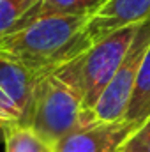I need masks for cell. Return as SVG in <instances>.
<instances>
[{
    "label": "cell",
    "instance_id": "obj_11",
    "mask_svg": "<svg viewBox=\"0 0 150 152\" xmlns=\"http://www.w3.org/2000/svg\"><path fill=\"white\" fill-rule=\"evenodd\" d=\"M41 0H0V41L23 28Z\"/></svg>",
    "mask_w": 150,
    "mask_h": 152
},
{
    "label": "cell",
    "instance_id": "obj_1",
    "mask_svg": "<svg viewBox=\"0 0 150 152\" xmlns=\"http://www.w3.org/2000/svg\"><path fill=\"white\" fill-rule=\"evenodd\" d=\"M88 16H42L0 41V55L44 75L78 58L92 44L85 36Z\"/></svg>",
    "mask_w": 150,
    "mask_h": 152
},
{
    "label": "cell",
    "instance_id": "obj_6",
    "mask_svg": "<svg viewBox=\"0 0 150 152\" xmlns=\"http://www.w3.org/2000/svg\"><path fill=\"white\" fill-rule=\"evenodd\" d=\"M141 124L131 120L92 122L64 136L53 152H120Z\"/></svg>",
    "mask_w": 150,
    "mask_h": 152
},
{
    "label": "cell",
    "instance_id": "obj_3",
    "mask_svg": "<svg viewBox=\"0 0 150 152\" xmlns=\"http://www.w3.org/2000/svg\"><path fill=\"white\" fill-rule=\"evenodd\" d=\"M138 25L124 27L110 36L95 41L79 55V76L85 97V110L92 118V110L106 87L110 85L120 62L124 60Z\"/></svg>",
    "mask_w": 150,
    "mask_h": 152
},
{
    "label": "cell",
    "instance_id": "obj_10",
    "mask_svg": "<svg viewBox=\"0 0 150 152\" xmlns=\"http://www.w3.org/2000/svg\"><path fill=\"white\" fill-rule=\"evenodd\" d=\"M5 152H53V145L42 140L37 133L21 124H11L2 127Z\"/></svg>",
    "mask_w": 150,
    "mask_h": 152
},
{
    "label": "cell",
    "instance_id": "obj_9",
    "mask_svg": "<svg viewBox=\"0 0 150 152\" xmlns=\"http://www.w3.org/2000/svg\"><path fill=\"white\" fill-rule=\"evenodd\" d=\"M150 117V48L141 62L134 90L125 112V120L143 124Z\"/></svg>",
    "mask_w": 150,
    "mask_h": 152
},
{
    "label": "cell",
    "instance_id": "obj_5",
    "mask_svg": "<svg viewBox=\"0 0 150 152\" xmlns=\"http://www.w3.org/2000/svg\"><path fill=\"white\" fill-rule=\"evenodd\" d=\"M39 76L0 55V129L11 124H25Z\"/></svg>",
    "mask_w": 150,
    "mask_h": 152
},
{
    "label": "cell",
    "instance_id": "obj_4",
    "mask_svg": "<svg viewBox=\"0 0 150 152\" xmlns=\"http://www.w3.org/2000/svg\"><path fill=\"white\" fill-rule=\"evenodd\" d=\"M150 48V16L138 23L131 46L120 62L117 73L95 103L92 110V122H117L124 120L125 112L134 90V83L140 73L141 62Z\"/></svg>",
    "mask_w": 150,
    "mask_h": 152
},
{
    "label": "cell",
    "instance_id": "obj_2",
    "mask_svg": "<svg viewBox=\"0 0 150 152\" xmlns=\"http://www.w3.org/2000/svg\"><path fill=\"white\" fill-rule=\"evenodd\" d=\"M87 124H92V118L85 110L78 57L39 76L23 126L32 127L42 140L55 147L64 136Z\"/></svg>",
    "mask_w": 150,
    "mask_h": 152
},
{
    "label": "cell",
    "instance_id": "obj_13",
    "mask_svg": "<svg viewBox=\"0 0 150 152\" xmlns=\"http://www.w3.org/2000/svg\"><path fill=\"white\" fill-rule=\"evenodd\" d=\"M120 152H131V151H127V149H122V151H120Z\"/></svg>",
    "mask_w": 150,
    "mask_h": 152
},
{
    "label": "cell",
    "instance_id": "obj_12",
    "mask_svg": "<svg viewBox=\"0 0 150 152\" xmlns=\"http://www.w3.org/2000/svg\"><path fill=\"white\" fill-rule=\"evenodd\" d=\"M124 149L131 152H150V117L133 133Z\"/></svg>",
    "mask_w": 150,
    "mask_h": 152
},
{
    "label": "cell",
    "instance_id": "obj_7",
    "mask_svg": "<svg viewBox=\"0 0 150 152\" xmlns=\"http://www.w3.org/2000/svg\"><path fill=\"white\" fill-rule=\"evenodd\" d=\"M150 16V0H108L85 25V36L94 44L124 27L138 25Z\"/></svg>",
    "mask_w": 150,
    "mask_h": 152
},
{
    "label": "cell",
    "instance_id": "obj_8",
    "mask_svg": "<svg viewBox=\"0 0 150 152\" xmlns=\"http://www.w3.org/2000/svg\"><path fill=\"white\" fill-rule=\"evenodd\" d=\"M108 0H41L27 25L42 16H92ZM25 25V27H27Z\"/></svg>",
    "mask_w": 150,
    "mask_h": 152
}]
</instances>
